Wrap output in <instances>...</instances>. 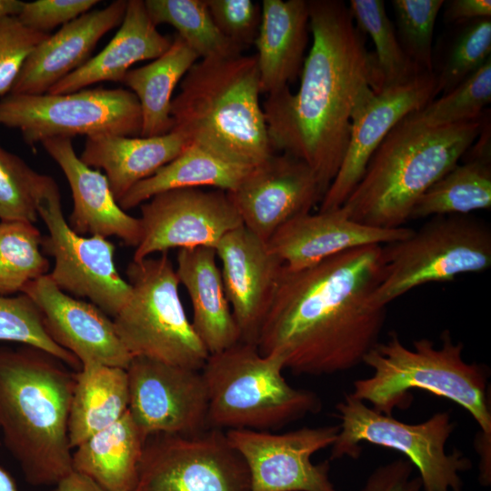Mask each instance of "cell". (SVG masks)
<instances>
[{"instance_id": "20", "label": "cell", "mask_w": 491, "mask_h": 491, "mask_svg": "<svg viewBox=\"0 0 491 491\" xmlns=\"http://www.w3.org/2000/svg\"><path fill=\"white\" fill-rule=\"evenodd\" d=\"M215 250L241 341L256 344L283 263L270 251L267 242L244 225L226 234Z\"/></svg>"}, {"instance_id": "2", "label": "cell", "mask_w": 491, "mask_h": 491, "mask_svg": "<svg viewBox=\"0 0 491 491\" xmlns=\"http://www.w3.org/2000/svg\"><path fill=\"white\" fill-rule=\"evenodd\" d=\"M313 43L296 94L267 95L263 111L274 152L306 163L323 196L346 152L353 117L376 95L371 53L348 5L310 0Z\"/></svg>"}, {"instance_id": "41", "label": "cell", "mask_w": 491, "mask_h": 491, "mask_svg": "<svg viewBox=\"0 0 491 491\" xmlns=\"http://www.w3.org/2000/svg\"><path fill=\"white\" fill-rule=\"evenodd\" d=\"M48 35L25 25L17 15L0 17V97L11 92L24 64Z\"/></svg>"}, {"instance_id": "28", "label": "cell", "mask_w": 491, "mask_h": 491, "mask_svg": "<svg viewBox=\"0 0 491 491\" xmlns=\"http://www.w3.org/2000/svg\"><path fill=\"white\" fill-rule=\"evenodd\" d=\"M145 440L127 412L73 449V470L105 491H134Z\"/></svg>"}, {"instance_id": "21", "label": "cell", "mask_w": 491, "mask_h": 491, "mask_svg": "<svg viewBox=\"0 0 491 491\" xmlns=\"http://www.w3.org/2000/svg\"><path fill=\"white\" fill-rule=\"evenodd\" d=\"M413 232L406 226L383 228L363 225L351 219L347 210L341 206L293 218L271 236L267 246L286 268L296 271L347 250L405 239Z\"/></svg>"}, {"instance_id": "49", "label": "cell", "mask_w": 491, "mask_h": 491, "mask_svg": "<svg viewBox=\"0 0 491 491\" xmlns=\"http://www.w3.org/2000/svg\"><path fill=\"white\" fill-rule=\"evenodd\" d=\"M0 491H18L12 476L0 466Z\"/></svg>"}, {"instance_id": "5", "label": "cell", "mask_w": 491, "mask_h": 491, "mask_svg": "<svg viewBox=\"0 0 491 491\" xmlns=\"http://www.w3.org/2000/svg\"><path fill=\"white\" fill-rule=\"evenodd\" d=\"M483 117L430 127L411 113L388 133L344 206L356 222L401 227L419 197L458 164L478 137Z\"/></svg>"}, {"instance_id": "23", "label": "cell", "mask_w": 491, "mask_h": 491, "mask_svg": "<svg viewBox=\"0 0 491 491\" xmlns=\"http://www.w3.org/2000/svg\"><path fill=\"white\" fill-rule=\"evenodd\" d=\"M42 145L63 171L71 189L69 226L81 235L116 236L126 246L136 247L142 234L140 219L120 207L106 176L76 155L71 138H50Z\"/></svg>"}, {"instance_id": "19", "label": "cell", "mask_w": 491, "mask_h": 491, "mask_svg": "<svg viewBox=\"0 0 491 491\" xmlns=\"http://www.w3.org/2000/svg\"><path fill=\"white\" fill-rule=\"evenodd\" d=\"M38 308L52 340L85 365L126 369L131 355L118 337L113 320L92 303L62 291L49 275L27 284L21 292Z\"/></svg>"}, {"instance_id": "8", "label": "cell", "mask_w": 491, "mask_h": 491, "mask_svg": "<svg viewBox=\"0 0 491 491\" xmlns=\"http://www.w3.org/2000/svg\"><path fill=\"white\" fill-rule=\"evenodd\" d=\"M126 275L131 295L113 322L127 352L201 370L209 354L185 314L168 254L132 260Z\"/></svg>"}, {"instance_id": "1", "label": "cell", "mask_w": 491, "mask_h": 491, "mask_svg": "<svg viewBox=\"0 0 491 491\" xmlns=\"http://www.w3.org/2000/svg\"><path fill=\"white\" fill-rule=\"evenodd\" d=\"M383 246L342 252L310 267H283L256 345L295 375L349 371L380 341L386 307L373 302L383 279Z\"/></svg>"}, {"instance_id": "31", "label": "cell", "mask_w": 491, "mask_h": 491, "mask_svg": "<svg viewBox=\"0 0 491 491\" xmlns=\"http://www.w3.org/2000/svg\"><path fill=\"white\" fill-rule=\"evenodd\" d=\"M251 168L226 161L190 143L174 160L134 185L118 205L125 211L130 210L159 193L174 189L212 186L231 192Z\"/></svg>"}, {"instance_id": "17", "label": "cell", "mask_w": 491, "mask_h": 491, "mask_svg": "<svg viewBox=\"0 0 491 491\" xmlns=\"http://www.w3.org/2000/svg\"><path fill=\"white\" fill-rule=\"evenodd\" d=\"M227 193L243 225L266 242L288 221L310 213L323 197L311 168L285 153H274L252 167Z\"/></svg>"}, {"instance_id": "3", "label": "cell", "mask_w": 491, "mask_h": 491, "mask_svg": "<svg viewBox=\"0 0 491 491\" xmlns=\"http://www.w3.org/2000/svg\"><path fill=\"white\" fill-rule=\"evenodd\" d=\"M75 372L23 346L0 349V434L34 486H55L73 471L68 416Z\"/></svg>"}, {"instance_id": "14", "label": "cell", "mask_w": 491, "mask_h": 491, "mask_svg": "<svg viewBox=\"0 0 491 491\" xmlns=\"http://www.w3.org/2000/svg\"><path fill=\"white\" fill-rule=\"evenodd\" d=\"M338 425L304 426L285 433L250 429L225 431L230 445L244 459L250 491H336L329 460L312 456L331 447Z\"/></svg>"}, {"instance_id": "45", "label": "cell", "mask_w": 491, "mask_h": 491, "mask_svg": "<svg viewBox=\"0 0 491 491\" xmlns=\"http://www.w3.org/2000/svg\"><path fill=\"white\" fill-rule=\"evenodd\" d=\"M445 5V19L449 23H465L491 16L490 0H451Z\"/></svg>"}, {"instance_id": "30", "label": "cell", "mask_w": 491, "mask_h": 491, "mask_svg": "<svg viewBox=\"0 0 491 491\" xmlns=\"http://www.w3.org/2000/svg\"><path fill=\"white\" fill-rule=\"evenodd\" d=\"M197 59V55L176 35L162 55L126 73L122 83L136 96L141 109L140 136H156L172 130L173 92Z\"/></svg>"}, {"instance_id": "15", "label": "cell", "mask_w": 491, "mask_h": 491, "mask_svg": "<svg viewBox=\"0 0 491 491\" xmlns=\"http://www.w3.org/2000/svg\"><path fill=\"white\" fill-rule=\"evenodd\" d=\"M141 239L133 260L172 248H215L229 232L243 225L227 192L200 188L159 193L140 205Z\"/></svg>"}, {"instance_id": "6", "label": "cell", "mask_w": 491, "mask_h": 491, "mask_svg": "<svg viewBox=\"0 0 491 491\" xmlns=\"http://www.w3.org/2000/svg\"><path fill=\"white\" fill-rule=\"evenodd\" d=\"M440 340L436 346L432 340L419 338L407 347L391 331L386 342H379L364 357L363 364L373 374L356 380L350 394L376 411L392 416L396 408L409 406L413 389L424 390L460 406L479 431L491 436L487 367L466 362L463 343L454 342L449 330L441 333Z\"/></svg>"}, {"instance_id": "48", "label": "cell", "mask_w": 491, "mask_h": 491, "mask_svg": "<svg viewBox=\"0 0 491 491\" xmlns=\"http://www.w3.org/2000/svg\"><path fill=\"white\" fill-rule=\"evenodd\" d=\"M24 5L20 0H0V17L17 15Z\"/></svg>"}, {"instance_id": "32", "label": "cell", "mask_w": 491, "mask_h": 491, "mask_svg": "<svg viewBox=\"0 0 491 491\" xmlns=\"http://www.w3.org/2000/svg\"><path fill=\"white\" fill-rule=\"evenodd\" d=\"M491 207V159L470 158L455 165L415 204L409 219L469 215Z\"/></svg>"}, {"instance_id": "10", "label": "cell", "mask_w": 491, "mask_h": 491, "mask_svg": "<svg viewBox=\"0 0 491 491\" xmlns=\"http://www.w3.org/2000/svg\"><path fill=\"white\" fill-rule=\"evenodd\" d=\"M385 273L373 294L379 307L428 283L491 266V229L469 215L432 216L405 239L383 246Z\"/></svg>"}, {"instance_id": "50", "label": "cell", "mask_w": 491, "mask_h": 491, "mask_svg": "<svg viewBox=\"0 0 491 491\" xmlns=\"http://www.w3.org/2000/svg\"><path fill=\"white\" fill-rule=\"evenodd\" d=\"M1 445H2V442H1V440H0V446H1Z\"/></svg>"}, {"instance_id": "7", "label": "cell", "mask_w": 491, "mask_h": 491, "mask_svg": "<svg viewBox=\"0 0 491 491\" xmlns=\"http://www.w3.org/2000/svg\"><path fill=\"white\" fill-rule=\"evenodd\" d=\"M276 354L240 341L209 355L201 373L208 396V428L272 431L320 411L311 390L292 386Z\"/></svg>"}, {"instance_id": "38", "label": "cell", "mask_w": 491, "mask_h": 491, "mask_svg": "<svg viewBox=\"0 0 491 491\" xmlns=\"http://www.w3.org/2000/svg\"><path fill=\"white\" fill-rule=\"evenodd\" d=\"M46 178L0 145V221L35 223L37 198Z\"/></svg>"}, {"instance_id": "47", "label": "cell", "mask_w": 491, "mask_h": 491, "mask_svg": "<svg viewBox=\"0 0 491 491\" xmlns=\"http://www.w3.org/2000/svg\"><path fill=\"white\" fill-rule=\"evenodd\" d=\"M53 491H105L87 476L72 471L61 479Z\"/></svg>"}, {"instance_id": "43", "label": "cell", "mask_w": 491, "mask_h": 491, "mask_svg": "<svg viewBox=\"0 0 491 491\" xmlns=\"http://www.w3.org/2000/svg\"><path fill=\"white\" fill-rule=\"evenodd\" d=\"M97 0H36L25 3L17 15L26 26L48 33L58 25H65L89 12Z\"/></svg>"}, {"instance_id": "37", "label": "cell", "mask_w": 491, "mask_h": 491, "mask_svg": "<svg viewBox=\"0 0 491 491\" xmlns=\"http://www.w3.org/2000/svg\"><path fill=\"white\" fill-rule=\"evenodd\" d=\"M0 341L20 343L43 350L59 359L73 370L81 363L46 333L40 312L26 295L0 296Z\"/></svg>"}, {"instance_id": "18", "label": "cell", "mask_w": 491, "mask_h": 491, "mask_svg": "<svg viewBox=\"0 0 491 491\" xmlns=\"http://www.w3.org/2000/svg\"><path fill=\"white\" fill-rule=\"evenodd\" d=\"M438 94L434 72H424L406 83L376 94L352 119L346 152L320 201L319 212L341 207L393 127L410 113L426 106Z\"/></svg>"}, {"instance_id": "39", "label": "cell", "mask_w": 491, "mask_h": 491, "mask_svg": "<svg viewBox=\"0 0 491 491\" xmlns=\"http://www.w3.org/2000/svg\"><path fill=\"white\" fill-rule=\"evenodd\" d=\"M443 0H394L397 37L410 60L423 72L433 71L432 42Z\"/></svg>"}, {"instance_id": "40", "label": "cell", "mask_w": 491, "mask_h": 491, "mask_svg": "<svg viewBox=\"0 0 491 491\" xmlns=\"http://www.w3.org/2000/svg\"><path fill=\"white\" fill-rule=\"evenodd\" d=\"M490 54L491 19L470 21L454 41L436 75L439 93L446 94L460 85L491 58Z\"/></svg>"}, {"instance_id": "13", "label": "cell", "mask_w": 491, "mask_h": 491, "mask_svg": "<svg viewBox=\"0 0 491 491\" xmlns=\"http://www.w3.org/2000/svg\"><path fill=\"white\" fill-rule=\"evenodd\" d=\"M134 491H250L247 466L225 431L145 440Z\"/></svg>"}, {"instance_id": "34", "label": "cell", "mask_w": 491, "mask_h": 491, "mask_svg": "<svg viewBox=\"0 0 491 491\" xmlns=\"http://www.w3.org/2000/svg\"><path fill=\"white\" fill-rule=\"evenodd\" d=\"M147 14L157 26L168 24L202 60L242 55L243 47L227 39L215 25L205 0H145Z\"/></svg>"}, {"instance_id": "36", "label": "cell", "mask_w": 491, "mask_h": 491, "mask_svg": "<svg viewBox=\"0 0 491 491\" xmlns=\"http://www.w3.org/2000/svg\"><path fill=\"white\" fill-rule=\"evenodd\" d=\"M491 101V58L450 92L411 115L423 125L440 127L479 120Z\"/></svg>"}, {"instance_id": "4", "label": "cell", "mask_w": 491, "mask_h": 491, "mask_svg": "<svg viewBox=\"0 0 491 491\" xmlns=\"http://www.w3.org/2000/svg\"><path fill=\"white\" fill-rule=\"evenodd\" d=\"M261 94L256 55L195 62L172 100L171 131L226 161L254 167L275 153Z\"/></svg>"}, {"instance_id": "11", "label": "cell", "mask_w": 491, "mask_h": 491, "mask_svg": "<svg viewBox=\"0 0 491 491\" xmlns=\"http://www.w3.org/2000/svg\"><path fill=\"white\" fill-rule=\"evenodd\" d=\"M0 125L19 130L25 143L35 146L55 137L140 135L142 116L138 100L128 89L9 93L0 98Z\"/></svg>"}, {"instance_id": "44", "label": "cell", "mask_w": 491, "mask_h": 491, "mask_svg": "<svg viewBox=\"0 0 491 491\" xmlns=\"http://www.w3.org/2000/svg\"><path fill=\"white\" fill-rule=\"evenodd\" d=\"M413 471V465L403 458L380 465L368 476L361 491H422L421 480Z\"/></svg>"}, {"instance_id": "22", "label": "cell", "mask_w": 491, "mask_h": 491, "mask_svg": "<svg viewBox=\"0 0 491 491\" xmlns=\"http://www.w3.org/2000/svg\"><path fill=\"white\" fill-rule=\"evenodd\" d=\"M126 0L90 10L42 41L24 64L10 93L43 95L89 59L100 39L123 21Z\"/></svg>"}, {"instance_id": "16", "label": "cell", "mask_w": 491, "mask_h": 491, "mask_svg": "<svg viewBox=\"0 0 491 491\" xmlns=\"http://www.w3.org/2000/svg\"><path fill=\"white\" fill-rule=\"evenodd\" d=\"M126 370L128 412L145 438L208 429V396L201 370L133 357Z\"/></svg>"}, {"instance_id": "26", "label": "cell", "mask_w": 491, "mask_h": 491, "mask_svg": "<svg viewBox=\"0 0 491 491\" xmlns=\"http://www.w3.org/2000/svg\"><path fill=\"white\" fill-rule=\"evenodd\" d=\"M215 250L179 249L176 276L190 298L192 326L209 355L241 341V335L225 295Z\"/></svg>"}, {"instance_id": "24", "label": "cell", "mask_w": 491, "mask_h": 491, "mask_svg": "<svg viewBox=\"0 0 491 491\" xmlns=\"http://www.w3.org/2000/svg\"><path fill=\"white\" fill-rule=\"evenodd\" d=\"M308 32V1L263 0L254 43L262 94L289 87L300 76Z\"/></svg>"}, {"instance_id": "35", "label": "cell", "mask_w": 491, "mask_h": 491, "mask_svg": "<svg viewBox=\"0 0 491 491\" xmlns=\"http://www.w3.org/2000/svg\"><path fill=\"white\" fill-rule=\"evenodd\" d=\"M43 237L28 222L0 221V296L21 293L30 282L47 275Z\"/></svg>"}, {"instance_id": "29", "label": "cell", "mask_w": 491, "mask_h": 491, "mask_svg": "<svg viewBox=\"0 0 491 491\" xmlns=\"http://www.w3.org/2000/svg\"><path fill=\"white\" fill-rule=\"evenodd\" d=\"M126 370L105 365H85L75 372L68 416L71 449L112 426L128 412Z\"/></svg>"}, {"instance_id": "12", "label": "cell", "mask_w": 491, "mask_h": 491, "mask_svg": "<svg viewBox=\"0 0 491 491\" xmlns=\"http://www.w3.org/2000/svg\"><path fill=\"white\" fill-rule=\"evenodd\" d=\"M37 214L48 230L42 246L55 258L49 275L65 293L85 297L115 317L128 301L131 286L115 264V245L100 235L76 234L62 209L55 181L49 175L37 198Z\"/></svg>"}, {"instance_id": "42", "label": "cell", "mask_w": 491, "mask_h": 491, "mask_svg": "<svg viewBox=\"0 0 491 491\" xmlns=\"http://www.w3.org/2000/svg\"><path fill=\"white\" fill-rule=\"evenodd\" d=\"M219 31L242 46L253 45L261 22V5L251 0H205Z\"/></svg>"}, {"instance_id": "27", "label": "cell", "mask_w": 491, "mask_h": 491, "mask_svg": "<svg viewBox=\"0 0 491 491\" xmlns=\"http://www.w3.org/2000/svg\"><path fill=\"white\" fill-rule=\"evenodd\" d=\"M180 133L143 137L99 135L86 137L80 159L105 172L118 201L137 183L153 175L189 145Z\"/></svg>"}, {"instance_id": "9", "label": "cell", "mask_w": 491, "mask_h": 491, "mask_svg": "<svg viewBox=\"0 0 491 491\" xmlns=\"http://www.w3.org/2000/svg\"><path fill=\"white\" fill-rule=\"evenodd\" d=\"M336 410L339 432L329 460L356 459L361 443L372 444L402 453L416 468L422 491H462V474L472 464L460 450L446 452L456 428L450 412H436L423 422L407 424L376 411L350 393L336 405Z\"/></svg>"}, {"instance_id": "33", "label": "cell", "mask_w": 491, "mask_h": 491, "mask_svg": "<svg viewBox=\"0 0 491 491\" xmlns=\"http://www.w3.org/2000/svg\"><path fill=\"white\" fill-rule=\"evenodd\" d=\"M348 8L357 28L369 35L375 45L371 58L376 94L424 73L402 48L383 0H351Z\"/></svg>"}, {"instance_id": "25", "label": "cell", "mask_w": 491, "mask_h": 491, "mask_svg": "<svg viewBox=\"0 0 491 491\" xmlns=\"http://www.w3.org/2000/svg\"><path fill=\"white\" fill-rule=\"evenodd\" d=\"M151 21L143 0H127L120 28L96 55L54 85L47 93L61 95L85 89L104 81L122 82L131 67L154 60L171 45Z\"/></svg>"}, {"instance_id": "46", "label": "cell", "mask_w": 491, "mask_h": 491, "mask_svg": "<svg viewBox=\"0 0 491 491\" xmlns=\"http://www.w3.org/2000/svg\"><path fill=\"white\" fill-rule=\"evenodd\" d=\"M475 447L479 456V482L488 486L491 483V436L479 431L475 438Z\"/></svg>"}]
</instances>
